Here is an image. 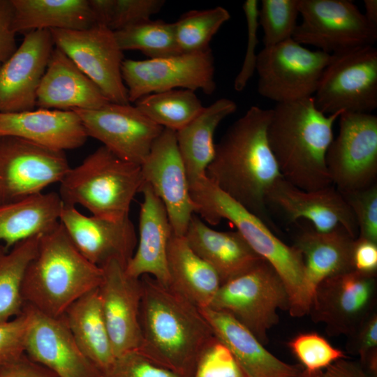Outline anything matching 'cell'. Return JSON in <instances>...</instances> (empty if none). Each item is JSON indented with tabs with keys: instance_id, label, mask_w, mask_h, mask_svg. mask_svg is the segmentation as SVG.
<instances>
[{
	"instance_id": "obj_1",
	"label": "cell",
	"mask_w": 377,
	"mask_h": 377,
	"mask_svg": "<svg viewBox=\"0 0 377 377\" xmlns=\"http://www.w3.org/2000/svg\"><path fill=\"white\" fill-rule=\"evenodd\" d=\"M140 352L182 377H193L198 363L216 339L200 308L149 275L140 277Z\"/></svg>"
},
{
	"instance_id": "obj_2",
	"label": "cell",
	"mask_w": 377,
	"mask_h": 377,
	"mask_svg": "<svg viewBox=\"0 0 377 377\" xmlns=\"http://www.w3.org/2000/svg\"><path fill=\"white\" fill-rule=\"evenodd\" d=\"M271 112L251 106L232 124L215 145L206 176L272 229L266 197L282 176L267 138Z\"/></svg>"
},
{
	"instance_id": "obj_3",
	"label": "cell",
	"mask_w": 377,
	"mask_h": 377,
	"mask_svg": "<svg viewBox=\"0 0 377 377\" xmlns=\"http://www.w3.org/2000/svg\"><path fill=\"white\" fill-rule=\"evenodd\" d=\"M271 110L267 138L282 177L304 191L332 186L325 156L343 112L324 114L313 96L276 103Z\"/></svg>"
},
{
	"instance_id": "obj_4",
	"label": "cell",
	"mask_w": 377,
	"mask_h": 377,
	"mask_svg": "<svg viewBox=\"0 0 377 377\" xmlns=\"http://www.w3.org/2000/svg\"><path fill=\"white\" fill-rule=\"evenodd\" d=\"M103 269L76 249L59 222L40 237L22 283L25 304L60 318L77 299L98 288Z\"/></svg>"
},
{
	"instance_id": "obj_5",
	"label": "cell",
	"mask_w": 377,
	"mask_h": 377,
	"mask_svg": "<svg viewBox=\"0 0 377 377\" xmlns=\"http://www.w3.org/2000/svg\"><path fill=\"white\" fill-rule=\"evenodd\" d=\"M195 213L210 225L222 219L232 223L251 249L269 263L282 280L289 297V312L305 313L309 306L304 266L300 252L277 237L259 217L228 196L207 177L190 186Z\"/></svg>"
},
{
	"instance_id": "obj_6",
	"label": "cell",
	"mask_w": 377,
	"mask_h": 377,
	"mask_svg": "<svg viewBox=\"0 0 377 377\" xmlns=\"http://www.w3.org/2000/svg\"><path fill=\"white\" fill-rule=\"evenodd\" d=\"M144 183L140 165L101 146L69 169L60 182L59 194L64 205H80L93 216L119 220L128 216L131 202Z\"/></svg>"
},
{
	"instance_id": "obj_7",
	"label": "cell",
	"mask_w": 377,
	"mask_h": 377,
	"mask_svg": "<svg viewBox=\"0 0 377 377\" xmlns=\"http://www.w3.org/2000/svg\"><path fill=\"white\" fill-rule=\"evenodd\" d=\"M208 308L226 312L264 345L279 321V310L289 309L286 287L276 270L261 259L242 274L223 283Z\"/></svg>"
},
{
	"instance_id": "obj_8",
	"label": "cell",
	"mask_w": 377,
	"mask_h": 377,
	"mask_svg": "<svg viewBox=\"0 0 377 377\" xmlns=\"http://www.w3.org/2000/svg\"><path fill=\"white\" fill-rule=\"evenodd\" d=\"M313 98L325 114L376 110V48L368 45L331 54Z\"/></svg>"
},
{
	"instance_id": "obj_9",
	"label": "cell",
	"mask_w": 377,
	"mask_h": 377,
	"mask_svg": "<svg viewBox=\"0 0 377 377\" xmlns=\"http://www.w3.org/2000/svg\"><path fill=\"white\" fill-rule=\"evenodd\" d=\"M330 54L290 38L258 53V92L276 103L313 96Z\"/></svg>"
},
{
	"instance_id": "obj_10",
	"label": "cell",
	"mask_w": 377,
	"mask_h": 377,
	"mask_svg": "<svg viewBox=\"0 0 377 377\" xmlns=\"http://www.w3.org/2000/svg\"><path fill=\"white\" fill-rule=\"evenodd\" d=\"M302 22L293 39L330 54L374 45L377 27L348 0H299Z\"/></svg>"
},
{
	"instance_id": "obj_11",
	"label": "cell",
	"mask_w": 377,
	"mask_h": 377,
	"mask_svg": "<svg viewBox=\"0 0 377 377\" xmlns=\"http://www.w3.org/2000/svg\"><path fill=\"white\" fill-rule=\"evenodd\" d=\"M339 130L325 156L332 185L345 193L376 184L377 116L344 112Z\"/></svg>"
},
{
	"instance_id": "obj_12",
	"label": "cell",
	"mask_w": 377,
	"mask_h": 377,
	"mask_svg": "<svg viewBox=\"0 0 377 377\" xmlns=\"http://www.w3.org/2000/svg\"><path fill=\"white\" fill-rule=\"evenodd\" d=\"M214 59L211 48L157 59H124L121 75L129 102L150 94L168 90H201L210 95L216 88Z\"/></svg>"
},
{
	"instance_id": "obj_13",
	"label": "cell",
	"mask_w": 377,
	"mask_h": 377,
	"mask_svg": "<svg viewBox=\"0 0 377 377\" xmlns=\"http://www.w3.org/2000/svg\"><path fill=\"white\" fill-rule=\"evenodd\" d=\"M54 46L61 50L114 103L129 104L121 75L124 54L114 32L95 25L82 30H50Z\"/></svg>"
},
{
	"instance_id": "obj_14",
	"label": "cell",
	"mask_w": 377,
	"mask_h": 377,
	"mask_svg": "<svg viewBox=\"0 0 377 377\" xmlns=\"http://www.w3.org/2000/svg\"><path fill=\"white\" fill-rule=\"evenodd\" d=\"M71 168L64 151L0 136V205L24 200L60 183Z\"/></svg>"
},
{
	"instance_id": "obj_15",
	"label": "cell",
	"mask_w": 377,
	"mask_h": 377,
	"mask_svg": "<svg viewBox=\"0 0 377 377\" xmlns=\"http://www.w3.org/2000/svg\"><path fill=\"white\" fill-rule=\"evenodd\" d=\"M376 274L355 269L322 281L315 288L309 313L329 335L350 336L374 311Z\"/></svg>"
},
{
	"instance_id": "obj_16",
	"label": "cell",
	"mask_w": 377,
	"mask_h": 377,
	"mask_svg": "<svg viewBox=\"0 0 377 377\" xmlns=\"http://www.w3.org/2000/svg\"><path fill=\"white\" fill-rule=\"evenodd\" d=\"M88 137L101 142L119 158L140 165L163 128L135 105L108 103L92 110H73Z\"/></svg>"
},
{
	"instance_id": "obj_17",
	"label": "cell",
	"mask_w": 377,
	"mask_h": 377,
	"mask_svg": "<svg viewBox=\"0 0 377 377\" xmlns=\"http://www.w3.org/2000/svg\"><path fill=\"white\" fill-rule=\"evenodd\" d=\"M141 169L144 182L165 207L172 232L184 237L196 206L190 193L176 131L163 128L141 164Z\"/></svg>"
},
{
	"instance_id": "obj_18",
	"label": "cell",
	"mask_w": 377,
	"mask_h": 377,
	"mask_svg": "<svg viewBox=\"0 0 377 377\" xmlns=\"http://www.w3.org/2000/svg\"><path fill=\"white\" fill-rule=\"evenodd\" d=\"M24 354L57 377H98L99 370L82 353L61 317L25 304Z\"/></svg>"
},
{
	"instance_id": "obj_19",
	"label": "cell",
	"mask_w": 377,
	"mask_h": 377,
	"mask_svg": "<svg viewBox=\"0 0 377 377\" xmlns=\"http://www.w3.org/2000/svg\"><path fill=\"white\" fill-rule=\"evenodd\" d=\"M98 288L101 308L115 357L139 348L142 336L140 311V278L130 276L126 267L112 260L102 267Z\"/></svg>"
},
{
	"instance_id": "obj_20",
	"label": "cell",
	"mask_w": 377,
	"mask_h": 377,
	"mask_svg": "<svg viewBox=\"0 0 377 377\" xmlns=\"http://www.w3.org/2000/svg\"><path fill=\"white\" fill-rule=\"evenodd\" d=\"M59 222L79 252L99 267L112 260L126 267L135 251L138 238L129 216L119 220L88 216L75 206L64 205Z\"/></svg>"
},
{
	"instance_id": "obj_21",
	"label": "cell",
	"mask_w": 377,
	"mask_h": 377,
	"mask_svg": "<svg viewBox=\"0 0 377 377\" xmlns=\"http://www.w3.org/2000/svg\"><path fill=\"white\" fill-rule=\"evenodd\" d=\"M54 48L50 30L24 34L20 45L0 68V112L36 108L37 91Z\"/></svg>"
},
{
	"instance_id": "obj_22",
	"label": "cell",
	"mask_w": 377,
	"mask_h": 377,
	"mask_svg": "<svg viewBox=\"0 0 377 377\" xmlns=\"http://www.w3.org/2000/svg\"><path fill=\"white\" fill-rule=\"evenodd\" d=\"M266 204L280 212L289 223L305 219L318 232L330 231L341 226L355 239L358 228L354 214L342 194L333 186L304 191L285 180L278 179L269 190Z\"/></svg>"
},
{
	"instance_id": "obj_23",
	"label": "cell",
	"mask_w": 377,
	"mask_h": 377,
	"mask_svg": "<svg viewBox=\"0 0 377 377\" xmlns=\"http://www.w3.org/2000/svg\"><path fill=\"white\" fill-rule=\"evenodd\" d=\"M0 136L20 138L64 152L82 146L88 138L81 119L74 110L44 108L0 112Z\"/></svg>"
},
{
	"instance_id": "obj_24",
	"label": "cell",
	"mask_w": 377,
	"mask_h": 377,
	"mask_svg": "<svg viewBox=\"0 0 377 377\" xmlns=\"http://www.w3.org/2000/svg\"><path fill=\"white\" fill-rule=\"evenodd\" d=\"M140 193L143 200L140 208L139 238L126 272L135 278L149 275L169 286L167 251L172 230L168 215L163 203L147 183H144Z\"/></svg>"
},
{
	"instance_id": "obj_25",
	"label": "cell",
	"mask_w": 377,
	"mask_h": 377,
	"mask_svg": "<svg viewBox=\"0 0 377 377\" xmlns=\"http://www.w3.org/2000/svg\"><path fill=\"white\" fill-rule=\"evenodd\" d=\"M215 337L230 352L246 377H298L303 369L279 360L230 314L200 308Z\"/></svg>"
},
{
	"instance_id": "obj_26",
	"label": "cell",
	"mask_w": 377,
	"mask_h": 377,
	"mask_svg": "<svg viewBox=\"0 0 377 377\" xmlns=\"http://www.w3.org/2000/svg\"><path fill=\"white\" fill-rule=\"evenodd\" d=\"M108 103L101 89L54 46L37 91L36 108L92 110Z\"/></svg>"
},
{
	"instance_id": "obj_27",
	"label": "cell",
	"mask_w": 377,
	"mask_h": 377,
	"mask_svg": "<svg viewBox=\"0 0 377 377\" xmlns=\"http://www.w3.org/2000/svg\"><path fill=\"white\" fill-rule=\"evenodd\" d=\"M184 237L192 250L214 269L221 285L263 259L238 231L214 230L195 215Z\"/></svg>"
},
{
	"instance_id": "obj_28",
	"label": "cell",
	"mask_w": 377,
	"mask_h": 377,
	"mask_svg": "<svg viewBox=\"0 0 377 377\" xmlns=\"http://www.w3.org/2000/svg\"><path fill=\"white\" fill-rule=\"evenodd\" d=\"M355 239L341 226L327 232L313 228L304 230L296 235L293 246L303 258L306 288L310 300L322 281L353 269Z\"/></svg>"
},
{
	"instance_id": "obj_29",
	"label": "cell",
	"mask_w": 377,
	"mask_h": 377,
	"mask_svg": "<svg viewBox=\"0 0 377 377\" xmlns=\"http://www.w3.org/2000/svg\"><path fill=\"white\" fill-rule=\"evenodd\" d=\"M236 110L235 101L221 98L204 107L191 122L176 131L177 146L189 186L207 177L206 170L215 151L214 133L219 124Z\"/></svg>"
},
{
	"instance_id": "obj_30",
	"label": "cell",
	"mask_w": 377,
	"mask_h": 377,
	"mask_svg": "<svg viewBox=\"0 0 377 377\" xmlns=\"http://www.w3.org/2000/svg\"><path fill=\"white\" fill-rule=\"evenodd\" d=\"M64 203L58 193H40L0 205V242L7 249L50 231L59 223Z\"/></svg>"
},
{
	"instance_id": "obj_31",
	"label": "cell",
	"mask_w": 377,
	"mask_h": 377,
	"mask_svg": "<svg viewBox=\"0 0 377 377\" xmlns=\"http://www.w3.org/2000/svg\"><path fill=\"white\" fill-rule=\"evenodd\" d=\"M169 286L200 308L208 307L221 286L214 269L190 247L184 237L173 232L168 242Z\"/></svg>"
},
{
	"instance_id": "obj_32",
	"label": "cell",
	"mask_w": 377,
	"mask_h": 377,
	"mask_svg": "<svg viewBox=\"0 0 377 377\" xmlns=\"http://www.w3.org/2000/svg\"><path fill=\"white\" fill-rule=\"evenodd\" d=\"M61 318L82 353L99 371L112 362L115 355L98 288L74 302Z\"/></svg>"
},
{
	"instance_id": "obj_33",
	"label": "cell",
	"mask_w": 377,
	"mask_h": 377,
	"mask_svg": "<svg viewBox=\"0 0 377 377\" xmlns=\"http://www.w3.org/2000/svg\"><path fill=\"white\" fill-rule=\"evenodd\" d=\"M13 29L26 34L35 30H82L96 25L88 0H12Z\"/></svg>"
},
{
	"instance_id": "obj_34",
	"label": "cell",
	"mask_w": 377,
	"mask_h": 377,
	"mask_svg": "<svg viewBox=\"0 0 377 377\" xmlns=\"http://www.w3.org/2000/svg\"><path fill=\"white\" fill-rule=\"evenodd\" d=\"M41 235L22 241L10 249L0 243V323L18 316L23 311L24 276L36 253Z\"/></svg>"
},
{
	"instance_id": "obj_35",
	"label": "cell",
	"mask_w": 377,
	"mask_h": 377,
	"mask_svg": "<svg viewBox=\"0 0 377 377\" xmlns=\"http://www.w3.org/2000/svg\"><path fill=\"white\" fill-rule=\"evenodd\" d=\"M135 106L163 128L177 131L191 122L204 108L194 91L172 89L150 94Z\"/></svg>"
},
{
	"instance_id": "obj_36",
	"label": "cell",
	"mask_w": 377,
	"mask_h": 377,
	"mask_svg": "<svg viewBox=\"0 0 377 377\" xmlns=\"http://www.w3.org/2000/svg\"><path fill=\"white\" fill-rule=\"evenodd\" d=\"M114 32L122 51L138 50L149 59L181 53L176 40L174 23L149 20Z\"/></svg>"
},
{
	"instance_id": "obj_37",
	"label": "cell",
	"mask_w": 377,
	"mask_h": 377,
	"mask_svg": "<svg viewBox=\"0 0 377 377\" xmlns=\"http://www.w3.org/2000/svg\"><path fill=\"white\" fill-rule=\"evenodd\" d=\"M230 19V13L221 6L184 13L174 22L179 52L194 53L210 49L212 38Z\"/></svg>"
},
{
	"instance_id": "obj_38",
	"label": "cell",
	"mask_w": 377,
	"mask_h": 377,
	"mask_svg": "<svg viewBox=\"0 0 377 377\" xmlns=\"http://www.w3.org/2000/svg\"><path fill=\"white\" fill-rule=\"evenodd\" d=\"M298 15L299 0H262L258 23L264 33V47L292 38Z\"/></svg>"
},
{
	"instance_id": "obj_39",
	"label": "cell",
	"mask_w": 377,
	"mask_h": 377,
	"mask_svg": "<svg viewBox=\"0 0 377 377\" xmlns=\"http://www.w3.org/2000/svg\"><path fill=\"white\" fill-rule=\"evenodd\" d=\"M288 346L308 371H323L335 361L347 358L342 350L316 332L301 333L289 341Z\"/></svg>"
},
{
	"instance_id": "obj_40",
	"label": "cell",
	"mask_w": 377,
	"mask_h": 377,
	"mask_svg": "<svg viewBox=\"0 0 377 377\" xmlns=\"http://www.w3.org/2000/svg\"><path fill=\"white\" fill-rule=\"evenodd\" d=\"M341 194L355 218L357 237L377 243V183L364 189Z\"/></svg>"
},
{
	"instance_id": "obj_41",
	"label": "cell",
	"mask_w": 377,
	"mask_h": 377,
	"mask_svg": "<svg viewBox=\"0 0 377 377\" xmlns=\"http://www.w3.org/2000/svg\"><path fill=\"white\" fill-rule=\"evenodd\" d=\"M98 377H182L145 357L138 350L115 357L112 362L100 371Z\"/></svg>"
},
{
	"instance_id": "obj_42",
	"label": "cell",
	"mask_w": 377,
	"mask_h": 377,
	"mask_svg": "<svg viewBox=\"0 0 377 377\" xmlns=\"http://www.w3.org/2000/svg\"><path fill=\"white\" fill-rule=\"evenodd\" d=\"M193 377H246L228 349L216 338L201 356Z\"/></svg>"
},
{
	"instance_id": "obj_43",
	"label": "cell",
	"mask_w": 377,
	"mask_h": 377,
	"mask_svg": "<svg viewBox=\"0 0 377 377\" xmlns=\"http://www.w3.org/2000/svg\"><path fill=\"white\" fill-rule=\"evenodd\" d=\"M163 0H114L109 29L119 31L148 21L165 4Z\"/></svg>"
},
{
	"instance_id": "obj_44",
	"label": "cell",
	"mask_w": 377,
	"mask_h": 377,
	"mask_svg": "<svg viewBox=\"0 0 377 377\" xmlns=\"http://www.w3.org/2000/svg\"><path fill=\"white\" fill-rule=\"evenodd\" d=\"M258 7L257 0H246L243 3L242 9L247 27V45L242 66L234 80V89L237 91L244 90L256 71L258 57L256 49L258 43Z\"/></svg>"
},
{
	"instance_id": "obj_45",
	"label": "cell",
	"mask_w": 377,
	"mask_h": 377,
	"mask_svg": "<svg viewBox=\"0 0 377 377\" xmlns=\"http://www.w3.org/2000/svg\"><path fill=\"white\" fill-rule=\"evenodd\" d=\"M27 316L24 311L18 316L0 323V367L24 354Z\"/></svg>"
},
{
	"instance_id": "obj_46",
	"label": "cell",
	"mask_w": 377,
	"mask_h": 377,
	"mask_svg": "<svg viewBox=\"0 0 377 377\" xmlns=\"http://www.w3.org/2000/svg\"><path fill=\"white\" fill-rule=\"evenodd\" d=\"M347 349L360 356L361 363L371 354L377 353V313L370 315L350 336Z\"/></svg>"
},
{
	"instance_id": "obj_47",
	"label": "cell",
	"mask_w": 377,
	"mask_h": 377,
	"mask_svg": "<svg viewBox=\"0 0 377 377\" xmlns=\"http://www.w3.org/2000/svg\"><path fill=\"white\" fill-rule=\"evenodd\" d=\"M12 0H0V68L17 48Z\"/></svg>"
},
{
	"instance_id": "obj_48",
	"label": "cell",
	"mask_w": 377,
	"mask_h": 377,
	"mask_svg": "<svg viewBox=\"0 0 377 377\" xmlns=\"http://www.w3.org/2000/svg\"><path fill=\"white\" fill-rule=\"evenodd\" d=\"M352 261L353 269L366 274H376L377 243L357 237L353 248Z\"/></svg>"
},
{
	"instance_id": "obj_49",
	"label": "cell",
	"mask_w": 377,
	"mask_h": 377,
	"mask_svg": "<svg viewBox=\"0 0 377 377\" xmlns=\"http://www.w3.org/2000/svg\"><path fill=\"white\" fill-rule=\"evenodd\" d=\"M0 377H57L47 368L36 363L25 354L0 367Z\"/></svg>"
},
{
	"instance_id": "obj_50",
	"label": "cell",
	"mask_w": 377,
	"mask_h": 377,
	"mask_svg": "<svg viewBox=\"0 0 377 377\" xmlns=\"http://www.w3.org/2000/svg\"><path fill=\"white\" fill-rule=\"evenodd\" d=\"M322 377H371L362 367L346 358L338 360L322 371Z\"/></svg>"
},
{
	"instance_id": "obj_51",
	"label": "cell",
	"mask_w": 377,
	"mask_h": 377,
	"mask_svg": "<svg viewBox=\"0 0 377 377\" xmlns=\"http://www.w3.org/2000/svg\"><path fill=\"white\" fill-rule=\"evenodd\" d=\"M88 2L96 25L108 27L112 17L114 0H88Z\"/></svg>"
},
{
	"instance_id": "obj_52",
	"label": "cell",
	"mask_w": 377,
	"mask_h": 377,
	"mask_svg": "<svg viewBox=\"0 0 377 377\" xmlns=\"http://www.w3.org/2000/svg\"><path fill=\"white\" fill-rule=\"evenodd\" d=\"M367 20L374 27H377V1L364 0Z\"/></svg>"
},
{
	"instance_id": "obj_53",
	"label": "cell",
	"mask_w": 377,
	"mask_h": 377,
	"mask_svg": "<svg viewBox=\"0 0 377 377\" xmlns=\"http://www.w3.org/2000/svg\"><path fill=\"white\" fill-rule=\"evenodd\" d=\"M322 371H308L303 369L298 377H322Z\"/></svg>"
}]
</instances>
